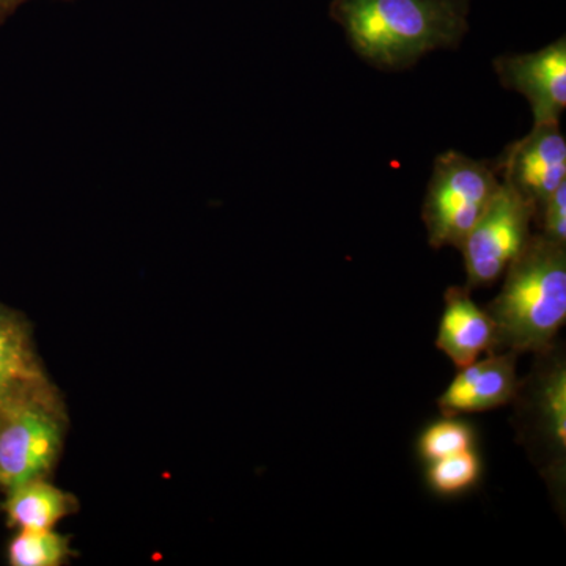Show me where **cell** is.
Listing matches in <instances>:
<instances>
[{
  "mask_svg": "<svg viewBox=\"0 0 566 566\" xmlns=\"http://www.w3.org/2000/svg\"><path fill=\"white\" fill-rule=\"evenodd\" d=\"M25 2H29V0H0V24L9 20L11 14L21 6H24Z\"/></svg>",
  "mask_w": 566,
  "mask_h": 566,
  "instance_id": "cell-17",
  "label": "cell"
},
{
  "mask_svg": "<svg viewBox=\"0 0 566 566\" xmlns=\"http://www.w3.org/2000/svg\"><path fill=\"white\" fill-rule=\"evenodd\" d=\"M486 312L494 353H547L566 322V245L532 234Z\"/></svg>",
  "mask_w": 566,
  "mask_h": 566,
  "instance_id": "cell-2",
  "label": "cell"
},
{
  "mask_svg": "<svg viewBox=\"0 0 566 566\" xmlns=\"http://www.w3.org/2000/svg\"><path fill=\"white\" fill-rule=\"evenodd\" d=\"M61 446L57 423L46 412L13 406L0 422V485L14 490L51 468Z\"/></svg>",
  "mask_w": 566,
  "mask_h": 566,
  "instance_id": "cell-5",
  "label": "cell"
},
{
  "mask_svg": "<svg viewBox=\"0 0 566 566\" xmlns=\"http://www.w3.org/2000/svg\"><path fill=\"white\" fill-rule=\"evenodd\" d=\"M474 444V433L468 423L458 422L453 417L431 424L422 434L419 442L420 455L428 463L441 458L457 455L471 450Z\"/></svg>",
  "mask_w": 566,
  "mask_h": 566,
  "instance_id": "cell-13",
  "label": "cell"
},
{
  "mask_svg": "<svg viewBox=\"0 0 566 566\" xmlns=\"http://www.w3.org/2000/svg\"><path fill=\"white\" fill-rule=\"evenodd\" d=\"M24 357L18 340H0V392L25 375Z\"/></svg>",
  "mask_w": 566,
  "mask_h": 566,
  "instance_id": "cell-16",
  "label": "cell"
},
{
  "mask_svg": "<svg viewBox=\"0 0 566 566\" xmlns=\"http://www.w3.org/2000/svg\"><path fill=\"white\" fill-rule=\"evenodd\" d=\"M516 353H490L486 359L465 365L439 398L446 417L488 411L510 403L520 392Z\"/></svg>",
  "mask_w": 566,
  "mask_h": 566,
  "instance_id": "cell-8",
  "label": "cell"
},
{
  "mask_svg": "<svg viewBox=\"0 0 566 566\" xmlns=\"http://www.w3.org/2000/svg\"><path fill=\"white\" fill-rule=\"evenodd\" d=\"M69 512V495L39 480L11 490L7 502L11 523L22 531H51Z\"/></svg>",
  "mask_w": 566,
  "mask_h": 566,
  "instance_id": "cell-10",
  "label": "cell"
},
{
  "mask_svg": "<svg viewBox=\"0 0 566 566\" xmlns=\"http://www.w3.org/2000/svg\"><path fill=\"white\" fill-rule=\"evenodd\" d=\"M0 340H17L10 324L3 319L2 312H0Z\"/></svg>",
  "mask_w": 566,
  "mask_h": 566,
  "instance_id": "cell-18",
  "label": "cell"
},
{
  "mask_svg": "<svg viewBox=\"0 0 566 566\" xmlns=\"http://www.w3.org/2000/svg\"><path fill=\"white\" fill-rule=\"evenodd\" d=\"M499 186L497 167L490 163L475 161L452 150L439 155L422 210L430 244L436 249H460Z\"/></svg>",
  "mask_w": 566,
  "mask_h": 566,
  "instance_id": "cell-3",
  "label": "cell"
},
{
  "mask_svg": "<svg viewBox=\"0 0 566 566\" xmlns=\"http://www.w3.org/2000/svg\"><path fill=\"white\" fill-rule=\"evenodd\" d=\"M471 0H334L333 18L354 52L381 70H405L428 52L455 48Z\"/></svg>",
  "mask_w": 566,
  "mask_h": 566,
  "instance_id": "cell-1",
  "label": "cell"
},
{
  "mask_svg": "<svg viewBox=\"0 0 566 566\" xmlns=\"http://www.w3.org/2000/svg\"><path fill=\"white\" fill-rule=\"evenodd\" d=\"M494 324L488 312L472 301L469 289H450L436 346L461 368L483 353H494Z\"/></svg>",
  "mask_w": 566,
  "mask_h": 566,
  "instance_id": "cell-9",
  "label": "cell"
},
{
  "mask_svg": "<svg viewBox=\"0 0 566 566\" xmlns=\"http://www.w3.org/2000/svg\"><path fill=\"white\" fill-rule=\"evenodd\" d=\"M69 554V539L51 531H22L11 542L10 564L14 566H55Z\"/></svg>",
  "mask_w": 566,
  "mask_h": 566,
  "instance_id": "cell-12",
  "label": "cell"
},
{
  "mask_svg": "<svg viewBox=\"0 0 566 566\" xmlns=\"http://www.w3.org/2000/svg\"><path fill=\"white\" fill-rule=\"evenodd\" d=\"M535 389L538 433L546 439L547 449L556 463H565L566 450V370L564 360L547 368Z\"/></svg>",
  "mask_w": 566,
  "mask_h": 566,
  "instance_id": "cell-11",
  "label": "cell"
},
{
  "mask_svg": "<svg viewBox=\"0 0 566 566\" xmlns=\"http://www.w3.org/2000/svg\"><path fill=\"white\" fill-rule=\"evenodd\" d=\"M536 218L542 221L543 237L566 245V181L547 197Z\"/></svg>",
  "mask_w": 566,
  "mask_h": 566,
  "instance_id": "cell-15",
  "label": "cell"
},
{
  "mask_svg": "<svg viewBox=\"0 0 566 566\" xmlns=\"http://www.w3.org/2000/svg\"><path fill=\"white\" fill-rule=\"evenodd\" d=\"M494 70L509 91L526 96L534 125L560 123L566 107V41L528 54L501 55Z\"/></svg>",
  "mask_w": 566,
  "mask_h": 566,
  "instance_id": "cell-7",
  "label": "cell"
},
{
  "mask_svg": "<svg viewBox=\"0 0 566 566\" xmlns=\"http://www.w3.org/2000/svg\"><path fill=\"white\" fill-rule=\"evenodd\" d=\"M495 167L501 180L534 205L538 214L547 197L566 181V140L560 123L534 125L524 139L506 148Z\"/></svg>",
  "mask_w": 566,
  "mask_h": 566,
  "instance_id": "cell-6",
  "label": "cell"
},
{
  "mask_svg": "<svg viewBox=\"0 0 566 566\" xmlns=\"http://www.w3.org/2000/svg\"><path fill=\"white\" fill-rule=\"evenodd\" d=\"M479 475V457L471 449L433 461L428 472V480L438 493L457 494L474 485Z\"/></svg>",
  "mask_w": 566,
  "mask_h": 566,
  "instance_id": "cell-14",
  "label": "cell"
},
{
  "mask_svg": "<svg viewBox=\"0 0 566 566\" xmlns=\"http://www.w3.org/2000/svg\"><path fill=\"white\" fill-rule=\"evenodd\" d=\"M536 208L509 182L501 180L479 221L460 245L468 286L493 285L531 240Z\"/></svg>",
  "mask_w": 566,
  "mask_h": 566,
  "instance_id": "cell-4",
  "label": "cell"
}]
</instances>
